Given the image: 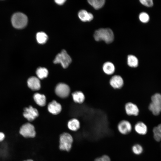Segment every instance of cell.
Wrapping results in <instances>:
<instances>
[{
    "label": "cell",
    "instance_id": "obj_28",
    "mask_svg": "<svg viewBox=\"0 0 161 161\" xmlns=\"http://www.w3.org/2000/svg\"><path fill=\"white\" fill-rule=\"evenodd\" d=\"M140 1L142 4L147 7H151L153 5L152 0H140Z\"/></svg>",
    "mask_w": 161,
    "mask_h": 161
},
{
    "label": "cell",
    "instance_id": "obj_10",
    "mask_svg": "<svg viewBox=\"0 0 161 161\" xmlns=\"http://www.w3.org/2000/svg\"><path fill=\"white\" fill-rule=\"evenodd\" d=\"M124 109L126 114L129 116H136L139 113L137 105L131 102H128L125 104Z\"/></svg>",
    "mask_w": 161,
    "mask_h": 161
},
{
    "label": "cell",
    "instance_id": "obj_2",
    "mask_svg": "<svg viewBox=\"0 0 161 161\" xmlns=\"http://www.w3.org/2000/svg\"><path fill=\"white\" fill-rule=\"evenodd\" d=\"M73 139L69 133L64 132L60 135L59 147L61 150L69 151L71 149Z\"/></svg>",
    "mask_w": 161,
    "mask_h": 161
},
{
    "label": "cell",
    "instance_id": "obj_3",
    "mask_svg": "<svg viewBox=\"0 0 161 161\" xmlns=\"http://www.w3.org/2000/svg\"><path fill=\"white\" fill-rule=\"evenodd\" d=\"M11 21L12 25L14 28L17 29H21L27 25L28 18L25 14L18 12L13 15Z\"/></svg>",
    "mask_w": 161,
    "mask_h": 161
},
{
    "label": "cell",
    "instance_id": "obj_17",
    "mask_svg": "<svg viewBox=\"0 0 161 161\" xmlns=\"http://www.w3.org/2000/svg\"><path fill=\"white\" fill-rule=\"evenodd\" d=\"M67 127L70 130L73 131H76L80 127V122L76 119L73 118L71 119L68 122Z\"/></svg>",
    "mask_w": 161,
    "mask_h": 161
},
{
    "label": "cell",
    "instance_id": "obj_23",
    "mask_svg": "<svg viewBox=\"0 0 161 161\" xmlns=\"http://www.w3.org/2000/svg\"><path fill=\"white\" fill-rule=\"evenodd\" d=\"M36 38L38 42L40 44H43L46 42L48 39V36L44 32H39L37 33Z\"/></svg>",
    "mask_w": 161,
    "mask_h": 161
},
{
    "label": "cell",
    "instance_id": "obj_20",
    "mask_svg": "<svg viewBox=\"0 0 161 161\" xmlns=\"http://www.w3.org/2000/svg\"><path fill=\"white\" fill-rule=\"evenodd\" d=\"M127 64L131 68H136L138 66V60L135 56L133 55H129L127 57Z\"/></svg>",
    "mask_w": 161,
    "mask_h": 161
},
{
    "label": "cell",
    "instance_id": "obj_14",
    "mask_svg": "<svg viewBox=\"0 0 161 161\" xmlns=\"http://www.w3.org/2000/svg\"><path fill=\"white\" fill-rule=\"evenodd\" d=\"M102 70L103 72L106 75H113L115 71V67L114 64L110 61L105 62L102 66Z\"/></svg>",
    "mask_w": 161,
    "mask_h": 161
},
{
    "label": "cell",
    "instance_id": "obj_4",
    "mask_svg": "<svg viewBox=\"0 0 161 161\" xmlns=\"http://www.w3.org/2000/svg\"><path fill=\"white\" fill-rule=\"evenodd\" d=\"M151 100L149 109L154 115H157L161 112V95L159 93L155 94L151 97Z\"/></svg>",
    "mask_w": 161,
    "mask_h": 161
},
{
    "label": "cell",
    "instance_id": "obj_6",
    "mask_svg": "<svg viewBox=\"0 0 161 161\" xmlns=\"http://www.w3.org/2000/svg\"><path fill=\"white\" fill-rule=\"evenodd\" d=\"M20 134L25 138H34L36 136V131L34 126L30 123H27L22 126L19 130Z\"/></svg>",
    "mask_w": 161,
    "mask_h": 161
},
{
    "label": "cell",
    "instance_id": "obj_31",
    "mask_svg": "<svg viewBox=\"0 0 161 161\" xmlns=\"http://www.w3.org/2000/svg\"><path fill=\"white\" fill-rule=\"evenodd\" d=\"M157 127H158L160 131L161 132V124H159Z\"/></svg>",
    "mask_w": 161,
    "mask_h": 161
},
{
    "label": "cell",
    "instance_id": "obj_8",
    "mask_svg": "<svg viewBox=\"0 0 161 161\" xmlns=\"http://www.w3.org/2000/svg\"><path fill=\"white\" fill-rule=\"evenodd\" d=\"M109 83L110 86L115 89H121L124 86V81L122 77L119 75H114L110 78Z\"/></svg>",
    "mask_w": 161,
    "mask_h": 161
},
{
    "label": "cell",
    "instance_id": "obj_12",
    "mask_svg": "<svg viewBox=\"0 0 161 161\" xmlns=\"http://www.w3.org/2000/svg\"><path fill=\"white\" fill-rule=\"evenodd\" d=\"M27 83L28 86L33 91L38 90L41 88V83L39 78L35 76L29 78Z\"/></svg>",
    "mask_w": 161,
    "mask_h": 161
},
{
    "label": "cell",
    "instance_id": "obj_7",
    "mask_svg": "<svg viewBox=\"0 0 161 161\" xmlns=\"http://www.w3.org/2000/svg\"><path fill=\"white\" fill-rule=\"evenodd\" d=\"M117 128L118 131L123 135H127L130 133L132 129L131 123L129 120H123L120 121L117 124Z\"/></svg>",
    "mask_w": 161,
    "mask_h": 161
},
{
    "label": "cell",
    "instance_id": "obj_5",
    "mask_svg": "<svg viewBox=\"0 0 161 161\" xmlns=\"http://www.w3.org/2000/svg\"><path fill=\"white\" fill-rule=\"evenodd\" d=\"M72 61L69 55L65 50H63L56 56L53 62L55 64L60 63L62 67L66 68L68 67Z\"/></svg>",
    "mask_w": 161,
    "mask_h": 161
},
{
    "label": "cell",
    "instance_id": "obj_27",
    "mask_svg": "<svg viewBox=\"0 0 161 161\" xmlns=\"http://www.w3.org/2000/svg\"><path fill=\"white\" fill-rule=\"evenodd\" d=\"M94 161H111V160L109 156L104 154L95 158Z\"/></svg>",
    "mask_w": 161,
    "mask_h": 161
},
{
    "label": "cell",
    "instance_id": "obj_9",
    "mask_svg": "<svg viewBox=\"0 0 161 161\" xmlns=\"http://www.w3.org/2000/svg\"><path fill=\"white\" fill-rule=\"evenodd\" d=\"M70 92V88L67 84L63 83H58L55 89L56 94L59 97L64 98L67 97Z\"/></svg>",
    "mask_w": 161,
    "mask_h": 161
},
{
    "label": "cell",
    "instance_id": "obj_15",
    "mask_svg": "<svg viewBox=\"0 0 161 161\" xmlns=\"http://www.w3.org/2000/svg\"><path fill=\"white\" fill-rule=\"evenodd\" d=\"M134 129L137 133L140 135H145L148 131L147 126L142 121L136 123L134 126Z\"/></svg>",
    "mask_w": 161,
    "mask_h": 161
},
{
    "label": "cell",
    "instance_id": "obj_26",
    "mask_svg": "<svg viewBox=\"0 0 161 161\" xmlns=\"http://www.w3.org/2000/svg\"><path fill=\"white\" fill-rule=\"evenodd\" d=\"M140 20L143 23H146L148 21L149 18L148 14L145 12L141 13L139 16Z\"/></svg>",
    "mask_w": 161,
    "mask_h": 161
},
{
    "label": "cell",
    "instance_id": "obj_30",
    "mask_svg": "<svg viewBox=\"0 0 161 161\" xmlns=\"http://www.w3.org/2000/svg\"><path fill=\"white\" fill-rule=\"evenodd\" d=\"M5 135L4 133L0 132V142L3 141L4 139Z\"/></svg>",
    "mask_w": 161,
    "mask_h": 161
},
{
    "label": "cell",
    "instance_id": "obj_32",
    "mask_svg": "<svg viewBox=\"0 0 161 161\" xmlns=\"http://www.w3.org/2000/svg\"><path fill=\"white\" fill-rule=\"evenodd\" d=\"M23 161H34L32 160V159H28L26 160H24Z\"/></svg>",
    "mask_w": 161,
    "mask_h": 161
},
{
    "label": "cell",
    "instance_id": "obj_21",
    "mask_svg": "<svg viewBox=\"0 0 161 161\" xmlns=\"http://www.w3.org/2000/svg\"><path fill=\"white\" fill-rule=\"evenodd\" d=\"M90 4L95 9H99L104 5L105 1L104 0H89L88 1Z\"/></svg>",
    "mask_w": 161,
    "mask_h": 161
},
{
    "label": "cell",
    "instance_id": "obj_24",
    "mask_svg": "<svg viewBox=\"0 0 161 161\" xmlns=\"http://www.w3.org/2000/svg\"><path fill=\"white\" fill-rule=\"evenodd\" d=\"M132 152L135 155H138L141 154L143 151L142 146L138 143L133 145L131 148Z\"/></svg>",
    "mask_w": 161,
    "mask_h": 161
},
{
    "label": "cell",
    "instance_id": "obj_1",
    "mask_svg": "<svg viewBox=\"0 0 161 161\" xmlns=\"http://www.w3.org/2000/svg\"><path fill=\"white\" fill-rule=\"evenodd\" d=\"M94 37L97 41H103L107 44H110L114 40V35L110 29L100 28L95 31Z\"/></svg>",
    "mask_w": 161,
    "mask_h": 161
},
{
    "label": "cell",
    "instance_id": "obj_18",
    "mask_svg": "<svg viewBox=\"0 0 161 161\" xmlns=\"http://www.w3.org/2000/svg\"><path fill=\"white\" fill-rule=\"evenodd\" d=\"M34 99L36 103L38 105L43 106L46 103V98L44 95L37 93L33 95Z\"/></svg>",
    "mask_w": 161,
    "mask_h": 161
},
{
    "label": "cell",
    "instance_id": "obj_29",
    "mask_svg": "<svg viewBox=\"0 0 161 161\" xmlns=\"http://www.w3.org/2000/svg\"><path fill=\"white\" fill-rule=\"evenodd\" d=\"M55 2L58 4L61 5L63 4L66 1L65 0H55Z\"/></svg>",
    "mask_w": 161,
    "mask_h": 161
},
{
    "label": "cell",
    "instance_id": "obj_16",
    "mask_svg": "<svg viewBox=\"0 0 161 161\" xmlns=\"http://www.w3.org/2000/svg\"><path fill=\"white\" fill-rule=\"evenodd\" d=\"M78 17L83 21H89L93 18V16L91 13H88L84 10H80L78 13Z\"/></svg>",
    "mask_w": 161,
    "mask_h": 161
},
{
    "label": "cell",
    "instance_id": "obj_22",
    "mask_svg": "<svg viewBox=\"0 0 161 161\" xmlns=\"http://www.w3.org/2000/svg\"><path fill=\"white\" fill-rule=\"evenodd\" d=\"M36 73L38 78L43 79L47 77L48 72L46 68L39 67L37 69Z\"/></svg>",
    "mask_w": 161,
    "mask_h": 161
},
{
    "label": "cell",
    "instance_id": "obj_25",
    "mask_svg": "<svg viewBox=\"0 0 161 161\" xmlns=\"http://www.w3.org/2000/svg\"><path fill=\"white\" fill-rule=\"evenodd\" d=\"M154 137L157 141L159 142L161 140V132L157 127H154L153 129Z\"/></svg>",
    "mask_w": 161,
    "mask_h": 161
},
{
    "label": "cell",
    "instance_id": "obj_19",
    "mask_svg": "<svg viewBox=\"0 0 161 161\" xmlns=\"http://www.w3.org/2000/svg\"><path fill=\"white\" fill-rule=\"evenodd\" d=\"M72 96L74 101L76 103H81L83 102L85 100V96L81 91H76L72 94Z\"/></svg>",
    "mask_w": 161,
    "mask_h": 161
},
{
    "label": "cell",
    "instance_id": "obj_13",
    "mask_svg": "<svg viewBox=\"0 0 161 161\" xmlns=\"http://www.w3.org/2000/svg\"><path fill=\"white\" fill-rule=\"evenodd\" d=\"M61 109V104L55 100L50 102L48 106L49 111L53 114H57L59 113Z\"/></svg>",
    "mask_w": 161,
    "mask_h": 161
},
{
    "label": "cell",
    "instance_id": "obj_11",
    "mask_svg": "<svg viewBox=\"0 0 161 161\" xmlns=\"http://www.w3.org/2000/svg\"><path fill=\"white\" fill-rule=\"evenodd\" d=\"M23 114L24 117L28 121H32L38 117V112L36 109L30 106L24 108Z\"/></svg>",
    "mask_w": 161,
    "mask_h": 161
}]
</instances>
